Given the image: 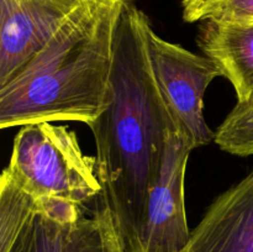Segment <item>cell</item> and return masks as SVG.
Listing matches in <instances>:
<instances>
[{
    "mask_svg": "<svg viewBox=\"0 0 253 252\" xmlns=\"http://www.w3.org/2000/svg\"><path fill=\"white\" fill-rule=\"evenodd\" d=\"M1 177L36 202L62 200L84 208L101 195L95 157L84 155L74 131L47 121L20 127Z\"/></svg>",
    "mask_w": 253,
    "mask_h": 252,
    "instance_id": "cell-4",
    "label": "cell"
},
{
    "mask_svg": "<svg viewBox=\"0 0 253 252\" xmlns=\"http://www.w3.org/2000/svg\"><path fill=\"white\" fill-rule=\"evenodd\" d=\"M192 150L182 132L169 133L132 252H180L187 246L192 231L185 212L184 180Z\"/></svg>",
    "mask_w": 253,
    "mask_h": 252,
    "instance_id": "cell-6",
    "label": "cell"
},
{
    "mask_svg": "<svg viewBox=\"0 0 253 252\" xmlns=\"http://www.w3.org/2000/svg\"><path fill=\"white\" fill-rule=\"evenodd\" d=\"M62 200L36 202L0 178V252H124L108 208L85 216Z\"/></svg>",
    "mask_w": 253,
    "mask_h": 252,
    "instance_id": "cell-3",
    "label": "cell"
},
{
    "mask_svg": "<svg viewBox=\"0 0 253 252\" xmlns=\"http://www.w3.org/2000/svg\"><path fill=\"white\" fill-rule=\"evenodd\" d=\"M215 142L231 155L253 156V99L237 103L215 132Z\"/></svg>",
    "mask_w": 253,
    "mask_h": 252,
    "instance_id": "cell-10",
    "label": "cell"
},
{
    "mask_svg": "<svg viewBox=\"0 0 253 252\" xmlns=\"http://www.w3.org/2000/svg\"><path fill=\"white\" fill-rule=\"evenodd\" d=\"M180 252H253V170L214 200Z\"/></svg>",
    "mask_w": 253,
    "mask_h": 252,
    "instance_id": "cell-8",
    "label": "cell"
},
{
    "mask_svg": "<svg viewBox=\"0 0 253 252\" xmlns=\"http://www.w3.org/2000/svg\"><path fill=\"white\" fill-rule=\"evenodd\" d=\"M98 0H0V86L77 11Z\"/></svg>",
    "mask_w": 253,
    "mask_h": 252,
    "instance_id": "cell-7",
    "label": "cell"
},
{
    "mask_svg": "<svg viewBox=\"0 0 253 252\" xmlns=\"http://www.w3.org/2000/svg\"><path fill=\"white\" fill-rule=\"evenodd\" d=\"M125 1L98 0L77 11L0 86V127L43 121L90 125L104 113Z\"/></svg>",
    "mask_w": 253,
    "mask_h": 252,
    "instance_id": "cell-2",
    "label": "cell"
},
{
    "mask_svg": "<svg viewBox=\"0 0 253 252\" xmlns=\"http://www.w3.org/2000/svg\"><path fill=\"white\" fill-rule=\"evenodd\" d=\"M150 29L147 16L126 0L114 46L110 100L88 125L95 140L100 197L113 216L124 252L135 249L166 142L178 130L153 76Z\"/></svg>",
    "mask_w": 253,
    "mask_h": 252,
    "instance_id": "cell-1",
    "label": "cell"
},
{
    "mask_svg": "<svg viewBox=\"0 0 253 252\" xmlns=\"http://www.w3.org/2000/svg\"><path fill=\"white\" fill-rule=\"evenodd\" d=\"M148 53L156 83L179 132L193 150L215 141V132L205 121L203 100L209 84L221 77L219 68L209 57L162 39L152 27L148 31Z\"/></svg>",
    "mask_w": 253,
    "mask_h": 252,
    "instance_id": "cell-5",
    "label": "cell"
},
{
    "mask_svg": "<svg viewBox=\"0 0 253 252\" xmlns=\"http://www.w3.org/2000/svg\"><path fill=\"white\" fill-rule=\"evenodd\" d=\"M187 22L253 21V0H183Z\"/></svg>",
    "mask_w": 253,
    "mask_h": 252,
    "instance_id": "cell-11",
    "label": "cell"
},
{
    "mask_svg": "<svg viewBox=\"0 0 253 252\" xmlns=\"http://www.w3.org/2000/svg\"><path fill=\"white\" fill-rule=\"evenodd\" d=\"M198 42L232 84L237 103L253 99V21L203 22Z\"/></svg>",
    "mask_w": 253,
    "mask_h": 252,
    "instance_id": "cell-9",
    "label": "cell"
}]
</instances>
